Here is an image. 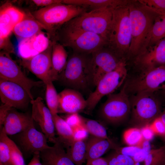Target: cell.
Here are the masks:
<instances>
[{"label":"cell","instance_id":"cell-1","mask_svg":"<svg viewBox=\"0 0 165 165\" xmlns=\"http://www.w3.org/2000/svg\"><path fill=\"white\" fill-rule=\"evenodd\" d=\"M135 1L129 5L131 38L129 53L138 56L147 50L152 28L158 14Z\"/></svg>","mask_w":165,"mask_h":165},{"label":"cell","instance_id":"cell-2","mask_svg":"<svg viewBox=\"0 0 165 165\" xmlns=\"http://www.w3.org/2000/svg\"><path fill=\"white\" fill-rule=\"evenodd\" d=\"M53 41L71 48L74 52L88 54L107 45L106 40L101 36L66 23L57 31Z\"/></svg>","mask_w":165,"mask_h":165},{"label":"cell","instance_id":"cell-3","mask_svg":"<svg viewBox=\"0 0 165 165\" xmlns=\"http://www.w3.org/2000/svg\"><path fill=\"white\" fill-rule=\"evenodd\" d=\"M88 10L82 7L57 3L42 7L31 13L43 26L53 41L57 31L64 24Z\"/></svg>","mask_w":165,"mask_h":165},{"label":"cell","instance_id":"cell-4","mask_svg":"<svg viewBox=\"0 0 165 165\" xmlns=\"http://www.w3.org/2000/svg\"><path fill=\"white\" fill-rule=\"evenodd\" d=\"M129 4L113 9L112 22L107 40L106 46L121 59L129 53L131 42Z\"/></svg>","mask_w":165,"mask_h":165},{"label":"cell","instance_id":"cell-5","mask_svg":"<svg viewBox=\"0 0 165 165\" xmlns=\"http://www.w3.org/2000/svg\"><path fill=\"white\" fill-rule=\"evenodd\" d=\"M89 55L74 52L68 59L57 80L67 88L80 92L92 87L88 68Z\"/></svg>","mask_w":165,"mask_h":165},{"label":"cell","instance_id":"cell-6","mask_svg":"<svg viewBox=\"0 0 165 165\" xmlns=\"http://www.w3.org/2000/svg\"><path fill=\"white\" fill-rule=\"evenodd\" d=\"M113 9L104 7L87 11L66 23L97 34L107 42L112 22Z\"/></svg>","mask_w":165,"mask_h":165},{"label":"cell","instance_id":"cell-7","mask_svg":"<svg viewBox=\"0 0 165 165\" xmlns=\"http://www.w3.org/2000/svg\"><path fill=\"white\" fill-rule=\"evenodd\" d=\"M130 102L132 123L138 128L150 124L161 114L160 104L153 93H136Z\"/></svg>","mask_w":165,"mask_h":165},{"label":"cell","instance_id":"cell-8","mask_svg":"<svg viewBox=\"0 0 165 165\" xmlns=\"http://www.w3.org/2000/svg\"><path fill=\"white\" fill-rule=\"evenodd\" d=\"M126 62L123 58L118 67L107 73L99 81L95 89L86 99L87 112H92L104 96L112 94L123 83L127 75Z\"/></svg>","mask_w":165,"mask_h":165},{"label":"cell","instance_id":"cell-9","mask_svg":"<svg viewBox=\"0 0 165 165\" xmlns=\"http://www.w3.org/2000/svg\"><path fill=\"white\" fill-rule=\"evenodd\" d=\"M99 111L101 117L107 122L120 123L125 120L131 112V102L127 93L126 85L118 93L108 95Z\"/></svg>","mask_w":165,"mask_h":165},{"label":"cell","instance_id":"cell-10","mask_svg":"<svg viewBox=\"0 0 165 165\" xmlns=\"http://www.w3.org/2000/svg\"><path fill=\"white\" fill-rule=\"evenodd\" d=\"M0 79L15 83L24 88L31 100L34 99L32 88L45 85L41 81H35L28 78L23 72L10 54L1 51L0 53Z\"/></svg>","mask_w":165,"mask_h":165},{"label":"cell","instance_id":"cell-11","mask_svg":"<svg viewBox=\"0 0 165 165\" xmlns=\"http://www.w3.org/2000/svg\"><path fill=\"white\" fill-rule=\"evenodd\" d=\"M105 48L104 47L90 54L88 68L92 87H95L102 77L115 70L123 59Z\"/></svg>","mask_w":165,"mask_h":165},{"label":"cell","instance_id":"cell-12","mask_svg":"<svg viewBox=\"0 0 165 165\" xmlns=\"http://www.w3.org/2000/svg\"><path fill=\"white\" fill-rule=\"evenodd\" d=\"M12 136V138H10L20 148L24 157L40 153L50 146L45 135L36 129L34 123L24 131Z\"/></svg>","mask_w":165,"mask_h":165},{"label":"cell","instance_id":"cell-13","mask_svg":"<svg viewBox=\"0 0 165 165\" xmlns=\"http://www.w3.org/2000/svg\"><path fill=\"white\" fill-rule=\"evenodd\" d=\"M135 93H154L165 90V65L160 66L143 71L139 77L134 79L129 86Z\"/></svg>","mask_w":165,"mask_h":165},{"label":"cell","instance_id":"cell-14","mask_svg":"<svg viewBox=\"0 0 165 165\" xmlns=\"http://www.w3.org/2000/svg\"><path fill=\"white\" fill-rule=\"evenodd\" d=\"M52 42L47 49L42 52L30 58H21V65L40 79L45 85L49 81H52Z\"/></svg>","mask_w":165,"mask_h":165},{"label":"cell","instance_id":"cell-15","mask_svg":"<svg viewBox=\"0 0 165 165\" xmlns=\"http://www.w3.org/2000/svg\"><path fill=\"white\" fill-rule=\"evenodd\" d=\"M0 98L3 104L20 110L26 109L31 99L25 90L13 82L0 79Z\"/></svg>","mask_w":165,"mask_h":165},{"label":"cell","instance_id":"cell-16","mask_svg":"<svg viewBox=\"0 0 165 165\" xmlns=\"http://www.w3.org/2000/svg\"><path fill=\"white\" fill-rule=\"evenodd\" d=\"M32 105L31 116L34 121L40 127L48 141L55 143L57 138L55 137V127L53 115L40 97L31 100Z\"/></svg>","mask_w":165,"mask_h":165},{"label":"cell","instance_id":"cell-17","mask_svg":"<svg viewBox=\"0 0 165 165\" xmlns=\"http://www.w3.org/2000/svg\"><path fill=\"white\" fill-rule=\"evenodd\" d=\"M52 42L47 34L42 31L21 39L18 45V53L21 58H30L46 50Z\"/></svg>","mask_w":165,"mask_h":165},{"label":"cell","instance_id":"cell-18","mask_svg":"<svg viewBox=\"0 0 165 165\" xmlns=\"http://www.w3.org/2000/svg\"><path fill=\"white\" fill-rule=\"evenodd\" d=\"M58 113H78L86 109L87 103L81 92L66 88L58 94Z\"/></svg>","mask_w":165,"mask_h":165},{"label":"cell","instance_id":"cell-19","mask_svg":"<svg viewBox=\"0 0 165 165\" xmlns=\"http://www.w3.org/2000/svg\"><path fill=\"white\" fill-rule=\"evenodd\" d=\"M25 14L10 3H6L2 6L0 11V38L9 37Z\"/></svg>","mask_w":165,"mask_h":165},{"label":"cell","instance_id":"cell-20","mask_svg":"<svg viewBox=\"0 0 165 165\" xmlns=\"http://www.w3.org/2000/svg\"><path fill=\"white\" fill-rule=\"evenodd\" d=\"M154 45L149 50L137 57L136 63L143 71L165 65V38Z\"/></svg>","mask_w":165,"mask_h":165},{"label":"cell","instance_id":"cell-21","mask_svg":"<svg viewBox=\"0 0 165 165\" xmlns=\"http://www.w3.org/2000/svg\"><path fill=\"white\" fill-rule=\"evenodd\" d=\"M34 122L31 115L19 112L12 108L5 119L3 127L8 136H12L24 131Z\"/></svg>","mask_w":165,"mask_h":165},{"label":"cell","instance_id":"cell-22","mask_svg":"<svg viewBox=\"0 0 165 165\" xmlns=\"http://www.w3.org/2000/svg\"><path fill=\"white\" fill-rule=\"evenodd\" d=\"M40 155L42 165H75L57 138L53 146L43 150Z\"/></svg>","mask_w":165,"mask_h":165},{"label":"cell","instance_id":"cell-23","mask_svg":"<svg viewBox=\"0 0 165 165\" xmlns=\"http://www.w3.org/2000/svg\"><path fill=\"white\" fill-rule=\"evenodd\" d=\"M43 29V26L31 13L25 14L23 19L15 27L13 32L22 39L33 36Z\"/></svg>","mask_w":165,"mask_h":165},{"label":"cell","instance_id":"cell-24","mask_svg":"<svg viewBox=\"0 0 165 165\" xmlns=\"http://www.w3.org/2000/svg\"><path fill=\"white\" fill-rule=\"evenodd\" d=\"M116 146L109 139L92 136L86 142V161L101 157L110 149H114Z\"/></svg>","mask_w":165,"mask_h":165},{"label":"cell","instance_id":"cell-25","mask_svg":"<svg viewBox=\"0 0 165 165\" xmlns=\"http://www.w3.org/2000/svg\"><path fill=\"white\" fill-rule=\"evenodd\" d=\"M132 1L123 0H63L61 3L81 6L88 11L108 7L114 8L129 4Z\"/></svg>","mask_w":165,"mask_h":165},{"label":"cell","instance_id":"cell-26","mask_svg":"<svg viewBox=\"0 0 165 165\" xmlns=\"http://www.w3.org/2000/svg\"><path fill=\"white\" fill-rule=\"evenodd\" d=\"M52 42L51 79L53 81L57 80L59 75L65 68L68 55L64 46L57 42Z\"/></svg>","mask_w":165,"mask_h":165},{"label":"cell","instance_id":"cell-27","mask_svg":"<svg viewBox=\"0 0 165 165\" xmlns=\"http://www.w3.org/2000/svg\"><path fill=\"white\" fill-rule=\"evenodd\" d=\"M53 117L55 129L58 136L57 139L66 149L75 141L73 130L58 114L53 115Z\"/></svg>","mask_w":165,"mask_h":165},{"label":"cell","instance_id":"cell-28","mask_svg":"<svg viewBox=\"0 0 165 165\" xmlns=\"http://www.w3.org/2000/svg\"><path fill=\"white\" fill-rule=\"evenodd\" d=\"M66 150L68 156L75 165H82L86 160V142L85 140H75Z\"/></svg>","mask_w":165,"mask_h":165},{"label":"cell","instance_id":"cell-29","mask_svg":"<svg viewBox=\"0 0 165 165\" xmlns=\"http://www.w3.org/2000/svg\"><path fill=\"white\" fill-rule=\"evenodd\" d=\"M165 38V14L158 15L152 28L148 47L153 46Z\"/></svg>","mask_w":165,"mask_h":165},{"label":"cell","instance_id":"cell-30","mask_svg":"<svg viewBox=\"0 0 165 165\" xmlns=\"http://www.w3.org/2000/svg\"><path fill=\"white\" fill-rule=\"evenodd\" d=\"M49 81L46 84V100L47 107L52 115L58 113V94L53 84Z\"/></svg>","mask_w":165,"mask_h":165},{"label":"cell","instance_id":"cell-31","mask_svg":"<svg viewBox=\"0 0 165 165\" xmlns=\"http://www.w3.org/2000/svg\"><path fill=\"white\" fill-rule=\"evenodd\" d=\"M136 163L137 165H164L165 164V146L152 149L145 160Z\"/></svg>","mask_w":165,"mask_h":165},{"label":"cell","instance_id":"cell-32","mask_svg":"<svg viewBox=\"0 0 165 165\" xmlns=\"http://www.w3.org/2000/svg\"><path fill=\"white\" fill-rule=\"evenodd\" d=\"M83 125L89 133L92 136L104 139H109L106 128L97 121L83 117Z\"/></svg>","mask_w":165,"mask_h":165},{"label":"cell","instance_id":"cell-33","mask_svg":"<svg viewBox=\"0 0 165 165\" xmlns=\"http://www.w3.org/2000/svg\"><path fill=\"white\" fill-rule=\"evenodd\" d=\"M8 138L2 127L0 128V165H13L8 143Z\"/></svg>","mask_w":165,"mask_h":165},{"label":"cell","instance_id":"cell-34","mask_svg":"<svg viewBox=\"0 0 165 165\" xmlns=\"http://www.w3.org/2000/svg\"><path fill=\"white\" fill-rule=\"evenodd\" d=\"M123 138L125 143L129 146L140 147L144 140L141 129L137 127L126 130Z\"/></svg>","mask_w":165,"mask_h":165},{"label":"cell","instance_id":"cell-35","mask_svg":"<svg viewBox=\"0 0 165 165\" xmlns=\"http://www.w3.org/2000/svg\"><path fill=\"white\" fill-rule=\"evenodd\" d=\"M8 141L13 165H26L24 156L20 148L10 138H8Z\"/></svg>","mask_w":165,"mask_h":165},{"label":"cell","instance_id":"cell-36","mask_svg":"<svg viewBox=\"0 0 165 165\" xmlns=\"http://www.w3.org/2000/svg\"><path fill=\"white\" fill-rule=\"evenodd\" d=\"M141 4L159 15L165 14V0H138Z\"/></svg>","mask_w":165,"mask_h":165},{"label":"cell","instance_id":"cell-37","mask_svg":"<svg viewBox=\"0 0 165 165\" xmlns=\"http://www.w3.org/2000/svg\"><path fill=\"white\" fill-rule=\"evenodd\" d=\"M149 125L155 134L165 135V125L160 116L155 119Z\"/></svg>","mask_w":165,"mask_h":165},{"label":"cell","instance_id":"cell-38","mask_svg":"<svg viewBox=\"0 0 165 165\" xmlns=\"http://www.w3.org/2000/svg\"><path fill=\"white\" fill-rule=\"evenodd\" d=\"M116 152L133 158L141 149V148L137 146H129L119 147L117 145L114 148Z\"/></svg>","mask_w":165,"mask_h":165},{"label":"cell","instance_id":"cell-39","mask_svg":"<svg viewBox=\"0 0 165 165\" xmlns=\"http://www.w3.org/2000/svg\"><path fill=\"white\" fill-rule=\"evenodd\" d=\"M64 119L72 129L83 124V117L78 113L68 114Z\"/></svg>","mask_w":165,"mask_h":165},{"label":"cell","instance_id":"cell-40","mask_svg":"<svg viewBox=\"0 0 165 165\" xmlns=\"http://www.w3.org/2000/svg\"><path fill=\"white\" fill-rule=\"evenodd\" d=\"M0 49L10 54L15 52L14 46L9 37L0 38Z\"/></svg>","mask_w":165,"mask_h":165},{"label":"cell","instance_id":"cell-41","mask_svg":"<svg viewBox=\"0 0 165 165\" xmlns=\"http://www.w3.org/2000/svg\"><path fill=\"white\" fill-rule=\"evenodd\" d=\"M75 140H85L89 133L83 124L72 129Z\"/></svg>","mask_w":165,"mask_h":165},{"label":"cell","instance_id":"cell-42","mask_svg":"<svg viewBox=\"0 0 165 165\" xmlns=\"http://www.w3.org/2000/svg\"><path fill=\"white\" fill-rule=\"evenodd\" d=\"M115 154L119 165H134L135 162L132 157L116 152Z\"/></svg>","mask_w":165,"mask_h":165},{"label":"cell","instance_id":"cell-43","mask_svg":"<svg viewBox=\"0 0 165 165\" xmlns=\"http://www.w3.org/2000/svg\"><path fill=\"white\" fill-rule=\"evenodd\" d=\"M140 129L144 140L149 141L153 138L155 134L150 127L149 124Z\"/></svg>","mask_w":165,"mask_h":165},{"label":"cell","instance_id":"cell-44","mask_svg":"<svg viewBox=\"0 0 165 165\" xmlns=\"http://www.w3.org/2000/svg\"><path fill=\"white\" fill-rule=\"evenodd\" d=\"M12 108L10 106L3 104L0 106V128L3 127L5 119L10 110Z\"/></svg>","mask_w":165,"mask_h":165},{"label":"cell","instance_id":"cell-45","mask_svg":"<svg viewBox=\"0 0 165 165\" xmlns=\"http://www.w3.org/2000/svg\"><path fill=\"white\" fill-rule=\"evenodd\" d=\"M38 6L43 7H46L57 3H61L62 0H33L31 1Z\"/></svg>","mask_w":165,"mask_h":165},{"label":"cell","instance_id":"cell-46","mask_svg":"<svg viewBox=\"0 0 165 165\" xmlns=\"http://www.w3.org/2000/svg\"><path fill=\"white\" fill-rule=\"evenodd\" d=\"M149 152L141 148V150L132 158L135 163L142 162L145 160Z\"/></svg>","mask_w":165,"mask_h":165},{"label":"cell","instance_id":"cell-47","mask_svg":"<svg viewBox=\"0 0 165 165\" xmlns=\"http://www.w3.org/2000/svg\"><path fill=\"white\" fill-rule=\"evenodd\" d=\"M86 162L89 163L92 165H108L107 159L101 157L86 161Z\"/></svg>","mask_w":165,"mask_h":165},{"label":"cell","instance_id":"cell-48","mask_svg":"<svg viewBox=\"0 0 165 165\" xmlns=\"http://www.w3.org/2000/svg\"><path fill=\"white\" fill-rule=\"evenodd\" d=\"M40 153H36L33 155L30 161L27 165H42L40 161Z\"/></svg>","mask_w":165,"mask_h":165},{"label":"cell","instance_id":"cell-49","mask_svg":"<svg viewBox=\"0 0 165 165\" xmlns=\"http://www.w3.org/2000/svg\"><path fill=\"white\" fill-rule=\"evenodd\" d=\"M107 160L108 165H119L115 153L106 158Z\"/></svg>","mask_w":165,"mask_h":165},{"label":"cell","instance_id":"cell-50","mask_svg":"<svg viewBox=\"0 0 165 165\" xmlns=\"http://www.w3.org/2000/svg\"><path fill=\"white\" fill-rule=\"evenodd\" d=\"M160 116L164 123L165 125V111L161 113L160 115ZM164 137L165 139V135Z\"/></svg>","mask_w":165,"mask_h":165},{"label":"cell","instance_id":"cell-51","mask_svg":"<svg viewBox=\"0 0 165 165\" xmlns=\"http://www.w3.org/2000/svg\"><path fill=\"white\" fill-rule=\"evenodd\" d=\"M86 165H92L90 163H88V162H86Z\"/></svg>","mask_w":165,"mask_h":165},{"label":"cell","instance_id":"cell-52","mask_svg":"<svg viewBox=\"0 0 165 165\" xmlns=\"http://www.w3.org/2000/svg\"><path fill=\"white\" fill-rule=\"evenodd\" d=\"M165 92V90H164Z\"/></svg>","mask_w":165,"mask_h":165},{"label":"cell","instance_id":"cell-53","mask_svg":"<svg viewBox=\"0 0 165 165\" xmlns=\"http://www.w3.org/2000/svg\"><path fill=\"white\" fill-rule=\"evenodd\" d=\"M164 165H165V164H164Z\"/></svg>","mask_w":165,"mask_h":165}]
</instances>
